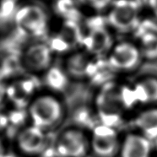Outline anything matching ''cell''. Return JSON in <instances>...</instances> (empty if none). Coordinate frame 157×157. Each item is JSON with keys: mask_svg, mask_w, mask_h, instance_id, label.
<instances>
[{"mask_svg": "<svg viewBox=\"0 0 157 157\" xmlns=\"http://www.w3.org/2000/svg\"><path fill=\"white\" fill-rule=\"evenodd\" d=\"M31 125L48 132L63 122L65 106L62 100L53 93H39L26 108Z\"/></svg>", "mask_w": 157, "mask_h": 157, "instance_id": "1", "label": "cell"}, {"mask_svg": "<svg viewBox=\"0 0 157 157\" xmlns=\"http://www.w3.org/2000/svg\"><path fill=\"white\" fill-rule=\"evenodd\" d=\"M106 24L119 33L136 31L140 22V3L136 0H114L107 10Z\"/></svg>", "mask_w": 157, "mask_h": 157, "instance_id": "2", "label": "cell"}, {"mask_svg": "<svg viewBox=\"0 0 157 157\" xmlns=\"http://www.w3.org/2000/svg\"><path fill=\"white\" fill-rule=\"evenodd\" d=\"M54 150L57 157H87L90 154L89 134L76 126L65 128L55 140Z\"/></svg>", "mask_w": 157, "mask_h": 157, "instance_id": "3", "label": "cell"}, {"mask_svg": "<svg viewBox=\"0 0 157 157\" xmlns=\"http://www.w3.org/2000/svg\"><path fill=\"white\" fill-rule=\"evenodd\" d=\"M90 154L94 157H117L122 138L117 128L99 123L90 130Z\"/></svg>", "mask_w": 157, "mask_h": 157, "instance_id": "4", "label": "cell"}, {"mask_svg": "<svg viewBox=\"0 0 157 157\" xmlns=\"http://www.w3.org/2000/svg\"><path fill=\"white\" fill-rule=\"evenodd\" d=\"M106 61L115 73L129 74L140 68L144 59L138 45L123 41L114 44Z\"/></svg>", "mask_w": 157, "mask_h": 157, "instance_id": "5", "label": "cell"}, {"mask_svg": "<svg viewBox=\"0 0 157 157\" xmlns=\"http://www.w3.org/2000/svg\"><path fill=\"white\" fill-rule=\"evenodd\" d=\"M39 89L40 82L35 75H20L10 80L5 86V100H8L14 108L26 109L39 94Z\"/></svg>", "mask_w": 157, "mask_h": 157, "instance_id": "6", "label": "cell"}, {"mask_svg": "<svg viewBox=\"0 0 157 157\" xmlns=\"http://www.w3.org/2000/svg\"><path fill=\"white\" fill-rule=\"evenodd\" d=\"M112 32L104 24L90 25L84 34V51L94 58H106L114 46Z\"/></svg>", "mask_w": 157, "mask_h": 157, "instance_id": "7", "label": "cell"}, {"mask_svg": "<svg viewBox=\"0 0 157 157\" xmlns=\"http://www.w3.org/2000/svg\"><path fill=\"white\" fill-rule=\"evenodd\" d=\"M48 143L47 132L31 124L22 128L15 134L16 149L25 156L37 157L43 155Z\"/></svg>", "mask_w": 157, "mask_h": 157, "instance_id": "8", "label": "cell"}, {"mask_svg": "<svg viewBox=\"0 0 157 157\" xmlns=\"http://www.w3.org/2000/svg\"><path fill=\"white\" fill-rule=\"evenodd\" d=\"M53 55L47 42L37 41L29 45L21 55L24 70L29 75H43L52 66Z\"/></svg>", "mask_w": 157, "mask_h": 157, "instance_id": "9", "label": "cell"}, {"mask_svg": "<svg viewBox=\"0 0 157 157\" xmlns=\"http://www.w3.org/2000/svg\"><path fill=\"white\" fill-rule=\"evenodd\" d=\"M16 25L24 36L40 38L44 36L48 31V18L41 9L30 7L19 13L16 18Z\"/></svg>", "mask_w": 157, "mask_h": 157, "instance_id": "10", "label": "cell"}, {"mask_svg": "<svg viewBox=\"0 0 157 157\" xmlns=\"http://www.w3.org/2000/svg\"><path fill=\"white\" fill-rule=\"evenodd\" d=\"M117 157H152V142L135 131L122 138Z\"/></svg>", "mask_w": 157, "mask_h": 157, "instance_id": "11", "label": "cell"}, {"mask_svg": "<svg viewBox=\"0 0 157 157\" xmlns=\"http://www.w3.org/2000/svg\"><path fill=\"white\" fill-rule=\"evenodd\" d=\"M133 96L138 105L144 107L157 106V77L146 75L132 86Z\"/></svg>", "mask_w": 157, "mask_h": 157, "instance_id": "12", "label": "cell"}, {"mask_svg": "<svg viewBox=\"0 0 157 157\" xmlns=\"http://www.w3.org/2000/svg\"><path fill=\"white\" fill-rule=\"evenodd\" d=\"M133 128L137 133L151 142L157 140V106L144 107L138 113L133 121Z\"/></svg>", "mask_w": 157, "mask_h": 157, "instance_id": "13", "label": "cell"}, {"mask_svg": "<svg viewBox=\"0 0 157 157\" xmlns=\"http://www.w3.org/2000/svg\"><path fill=\"white\" fill-rule=\"evenodd\" d=\"M93 59L94 58L85 51L72 52L68 54L63 68L70 78H87Z\"/></svg>", "mask_w": 157, "mask_h": 157, "instance_id": "14", "label": "cell"}, {"mask_svg": "<svg viewBox=\"0 0 157 157\" xmlns=\"http://www.w3.org/2000/svg\"><path fill=\"white\" fill-rule=\"evenodd\" d=\"M69 79L70 78L63 67L52 65L43 74L42 84L49 90V92L56 95V93L64 91L68 87Z\"/></svg>", "mask_w": 157, "mask_h": 157, "instance_id": "15", "label": "cell"}, {"mask_svg": "<svg viewBox=\"0 0 157 157\" xmlns=\"http://www.w3.org/2000/svg\"><path fill=\"white\" fill-rule=\"evenodd\" d=\"M137 45L144 60L157 61V31L144 30L140 32Z\"/></svg>", "mask_w": 157, "mask_h": 157, "instance_id": "16", "label": "cell"}, {"mask_svg": "<svg viewBox=\"0 0 157 157\" xmlns=\"http://www.w3.org/2000/svg\"><path fill=\"white\" fill-rule=\"evenodd\" d=\"M1 66L2 68H0V75L4 80L8 78L11 80L16 77H19L20 71L24 70L21 63V56H8V58H4L3 65Z\"/></svg>", "mask_w": 157, "mask_h": 157, "instance_id": "17", "label": "cell"}, {"mask_svg": "<svg viewBox=\"0 0 157 157\" xmlns=\"http://www.w3.org/2000/svg\"><path fill=\"white\" fill-rule=\"evenodd\" d=\"M79 3L78 0H59L58 10L66 21H78L80 16Z\"/></svg>", "mask_w": 157, "mask_h": 157, "instance_id": "18", "label": "cell"}, {"mask_svg": "<svg viewBox=\"0 0 157 157\" xmlns=\"http://www.w3.org/2000/svg\"><path fill=\"white\" fill-rule=\"evenodd\" d=\"M80 5L90 8L96 12L108 10L114 0H78Z\"/></svg>", "mask_w": 157, "mask_h": 157, "instance_id": "19", "label": "cell"}, {"mask_svg": "<svg viewBox=\"0 0 157 157\" xmlns=\"http://www.w3.org/2000/svg\"><path fill=\"white\" fill-rule=\"evenodd\" d=\"M10 127L9 125V119H8L7 113L0 112V134L4 130Z\"/></svg>", "mask_w": 157, "mask_h": 157, "instance_id": "20", "label": "cell"}, {"mask_svg": "<svg viewBox=\"0 0 157 157\" xmlns=\"http://www.w3.org/2000/svg\"><path fill=\"white\" fill-rule=\"evenodd\" d=\"M145 2L150 12L157 19V0H146Z\"/></svg>", "mask_w": 157, "mask_h": 157, "instance_id": "21", "label": "cell"}, {"mask_svg": "<svg viewBox=\"0 0 157 157\" xmlns=\"http://www.w3.org/2000/svg\"><path fill=\"white\" fill-rule=\"evenodd\" d=\"M5 86L6 85L4 84V80L0 75V105L5 100Z\"/></svg>", "mask_w": 157, "mask_h": 157, "instance_id": "22", "label": "cell"}, {"mask_svg": "<svg viewBox=\"0 0 157 157\" xmlns=\"http://www.w3.org/2000/svg\"><path fill=\"white\" fill-rule=\"evenodd\" d=\"M6 148H5V144H4V140L2 138V135L0 134V155L4 153V151H6Z\"/></svg>", "mask_w": 157, "mask_h": 157, "instance_id": "23", "label": "cell"}, {"mask_svg": "<svg viewBox=\"0 0 157 157\" xmlns=\"http://www.w3.org/2000/svg\"><path fill=\"white\" fill-rule=\"evenodd\" d=\"M0 157H17V156H16V155H15L14 152H11V151L6 150V151H4V153L0 155Z\"/></svg>", "mask_w": 157, "mask_h": 157, "instance_id": "24", "label": "cell"}, {"mask_svg": "<svg viewBox=\"0 0 157 157\" xmlns=\"http://www.w3.org/2000/svg\"><path fill=\"white\" fill-rule=\"evenodd\" d=\"M136 1H138L139 3H140V0H136ZM145 1H146V0H145Z\"/></svg>", "mask_w": 157, "mask_h": 157, "instance_id": "25", "label": "cell"}, {"mask_svg": "<svg viewBox=\"0 0 157 157\" xmlns=\"http://www.w3.org/2000/svg\"><path fill=\"white\" fill-rule=\"evenodd\" d=\"M54 157H57V156H54Z\"/></svg>", "mask_w": 157, "mask_h": 157, "instance_id": "26", "label": "cell"}, {"mask_svg": "<svg viewBox=\"0 0 157 157\" xmlns=\"http://www.w3.org/2000/svg\"><path fill=\"white\" fill-rule=\"evenodd\" d=\"M155 157H157V156H155Z\"/></svg>", "mask_w": 157, "mask_h": 157, "instance_id": "27", "label": "cell"}]
</instances>
